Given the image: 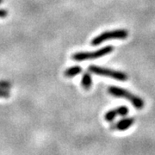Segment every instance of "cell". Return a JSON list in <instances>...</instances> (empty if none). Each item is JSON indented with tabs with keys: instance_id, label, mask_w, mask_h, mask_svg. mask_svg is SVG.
Returning <instances> with one entry per match:
<instances>
[{
	"instance_id": "cell-2",
	"label": "cell",
	"mask_w": 155,
	"mask_h": 155,
	"mask_svg": "<svg viewBox=\"0 0 155 155\" xmlns=\"http://www.w3.org/2000/svg\"><path fill=\"white\" fill-rule=\"evenodd\" d=\"M114 48L112 46H106L94 52H78L72 55V59L76 61H83L86 60H93L100 57H104L113 52Z\"/></svg>"
},
{
	"instance_id": "cell-11",
	"label": "cell",
	"mask_w": 155,
	"mask_h": 155,
	"mask_svg": "<svg viewBox=\"0 0 155 155\" xmlns=\"http://www.w3.org/2000/svg\"><path fill=\"white\" fill-rule=\"evenodd\" d=\"M11 96V93L8 90L0 89V98H9Z\"/></svg>"
},
{
	"instance_id": "cell-3",
	"label": "cell",
	"mask_w": 155,
	"mask_h": 155,
	"mask_svg": "<svg viewBox=\"0 0 155 155\" xmlns=\"http://www.w3.org/2000/svg\"><path fill=\"white\" fill-rule=\"evenodd\" d=\"M128 35V32L126 29H115L110 31H106L96 36L91 42L92 46H97L111 39H126Z\"/></svg>"
},
{
	"instance_id": "cell-5",
	"label": "cell",
	"mask_w": 155,
	"mask_h": 155,
	"mask_svg": "<svg viewBox=\"0 0 155 155\" xmlns=\"http://www.w3.org/2000/svg\"><path fill=\"white\" fill-rule=\"evenodd\" d=\"M134 122H135V119L133 117H126V118H123L119 122H116L115 125L112 126V128L117 129L119 131H124L131 127L134 123Z\"/></svg>"
},
{
	"instance_id": "cell-1",
	"label": "cell",
	"mask_w": 155,
	"mask_h": 155,
	"mask_svg": "<svg viewBox=\"0 0 155 155\" xmlns=\"http://www.w3.org/2000/svg\"><path fill=\"white\" fill-rule=\"evenodd\" d=\"M108 91L110 94L114 96V97L128 99L131 102V104H133L134 107H135L138 110H140L144 107V101L142 98L139 97L138 96L133 95L131 92H129L128 91L125 90V89L116 87V86H110L108 89Z\"/></svg>"
},
{
	"instance_id": "cell-9",
	"label": "cell",
	"mask_w": 155,
	"mask_h": 155,
	"mask_svg": "<svg viewBox=\"0 0 155 155\" xmlns=\"http://www.w3.org/2000/svg\"><path fill=\"white\" fill-rule=\"evenodd\" d=\"M116 111H117V114H118V116H126L128 114V108L126 107V106H120V107H118V108H116Z\"/></svg>"
},
{
	"instance_id": "cell-8",
	"label": "cell",
	"mask_w": 155,
	"mask_h": 155,
	"mask_svg": "<svg viewBox=\"0 0 155 155\" xmlns=\"http://www.w3.org/2000/svg\"><path fill=\"white\" fill-rule=\"evenodd\" d=\"M118 116L117 114V111L116 110H109L108 112H106L105 115H104V120L107 121V122H112L116 119V116Z\"/></svg>"
},
{
	"instance_id": "cell-6",
	"label": "cell",
	"mask_w": 155,
	"mask_h": 155,
	"mask_svg": "<svg viewBox=\"0 0 155 155\" xmlns=\"http://www.w3.org/2000/svg\"><path fill=\"white\" fill-rule=\"evenodd\" d=\"M83 71L82 67L79 66H74L67 68V70L64 72V76L67 78H73L77 76L78 74H80Z\"/></svg>"
},
{
	"instance_id": "cell-13",
	"label": "cell",
	"mask_w": 155,
	"mask_h": 155,
	"mask_svg": "<svg viewBox=\"0 0 155 155\" xmlns=\"http://www.w3.org/2000/svg\"><path fill=\"white\" fill-rule=\"evenodd\" d=\"M4 2V0H0V4H2Z\"/></svg>"
},
{
	"instance_id": "cell-10",
	"label": "cell",
	"mask_w": 155,
	"mask_h": 155,
	"mask_svg": "<svg viewBox=\"0 0 155 155\" xmlns=\"http://www.w3.org/2000/svg\"><path fill=\"white\" fill-rule=\"evenodd\" d=\"M12 87V84L8 81H4L0 80V89H5V90H9Z\"/></svg>"
},
{
	"instance_id": "cell-12",
	"label": "cell",
	"mask_w": 155,
	"mask_h": 155,
	"mask_svg": "<svg viewBox=\"0 0 155 155\" xmlns=\"http://www.w3.org/2000/svg\"><path fill=\"white\" fill-rule=\"evenodd\" d=\"M8 16V11L5 9H0V18H5Z\"/></svg>"
},
{
	"instance_id": "cell-7",
	"label": "cell",
	"mask_w": 155,
	"mask_h": 155,
	"mask_svg": "<svg viewBox=\"0 0 155 155\" xmlns=\"http://www.w3.org/2000/svg\"><path fill=\"white\" fill-rule=\"evenodd\" d=\"M92 84V78L89 72H84L81 79V85L84 89L88 90L91 87Z\"/></svg>"
},
{
	"instance_id": "cell-4",
	"label": "cell",
	"mask_w": 155,
	"mask_h": 155,
	"mask_svg": "<svg viewBox=\"0 0 155 155\" xmlns=\"http://www.w3.org/2000/svg\"><path fill=\"white\" fill-rule=\"evenodd\" d=\"M88 69L90 72L95 73L97 75L103 76V77L111 78L120 80V81H125L128 78L126 73L120 72V71L111 70L109 68H104V67H100L97 66H90Z\"/></svg>"
}]
</instances>
